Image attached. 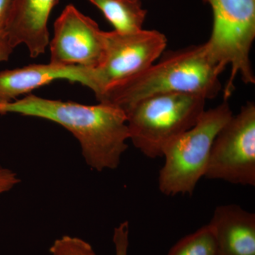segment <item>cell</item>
Returning <instances> with one entry per match:
<instances>
[{
	"instance_id": "4",
	"label": "cell",
	"mask_w": 255,
	"mask_h": 255,
	"mask_svg": "<svg viewBox=\"0 0 255 255\" xmlns=\"http://www.w3.org/2000/svg\"><path fill=\"white\" fill-rule=\"evenodd\" d=\"M228 101L204 111L187 132L166 149L163 167L159 171V189L166 196L191 194L206 168L215 137L232 117Z\"/></svg>"
},
{
	"instance_id": "15",
	"label": "cell",
	"mask_w": 255,
	"mask_h": 255,
	"mask_svg": "<svg viewBox=\"0 0 255 255\" xmlns=\"http://www.w3.org/2000/svg\"><path fill=\"white\" fill-rule=\"evenodd\" d=\"M50 255H97L86 241L65 236L54 241L49 249Z\"/></svg>"
},
{
	"instance_id": "16",
	"label": "cell",
	"mask_w": 255,
	"mask_h": 255,
	"mask_svg": "<svg viewBox=\"0 0 255 255\" xmlns=\"http://www.w3.org/2000/svg\"><path fill=\"white\" fill-rule=\"evenodd\" d=\"M113 242L116 255H128L129 245V223L128 221H124L114 228Z\"/></svg>"
},
{
	"instance_id": "17",
	"label": "cell",
	"mask_w": 255,
	"mask_h": 255,
	"mask_svg": "<svg viewBox=\"0 0 255 255\" xmlns=\"http://www.w3.org/2000/svg\"><path fill=\"white\" fill-rule=\"evenodd\" d=\"M19 182L16 172L0 164V194L11 190Z\"/></svg>"
},
{
	"instance_id": "8",
	"label": "cell",
	"mask_w": 255,
	"mask_h": 255,
	"mask_svg": "<svg viewBox=\"0 0 255 255\" xmlns=\"http://www.w3.org/2000/svg\"><path fill=\"white\" fill-rule=\"evenodd\" d=\"M105 33L95 20L74 5H67L55 21L54 34L49 42L50 63L97 68L105 54Z\"/></svg>"
},
{
	"instance_id": "3",
	"label": "cell",
	"mask_w": 255,
	"mask_h": 255,
	"mask_svg": "<svg viewBox=\"0 0 255 255\" xmlns=\"http://www.w3.org/2000/svg\"><path fill=\"white\" fill-rule=\"evenodd\" d=\"M206 99L182 93L151 96L126 112L129 140L149 158L163 157L168 146L196 125Z\"/></svg>"
},
{
	"instance_id": "12",
	"label": "cell",
	"mask_w": 255,
	"mask_h": 255,
	"mask_svg": "<svg viewBox=\"0 0 255 255\" xmlns=\"http://www.w3.org/2000/svg\"><path fill=\"white\" fill-rule=\"evenodd\" d=\"M121 33H135L143 29L147 10L140 0H88Z\"/></svg>"
},
{
	"instance_id": "7",
	"label": "cell",
	"mask_w": 255,
	"mask_h": 255,
	"mask_svg": "<svg viewBox=\"0 0 255 255\" xmlns=\"http://www.w3.org/2000/svg\"><path fill=\"white\" fill-rule=\"evenodd\" d=\"M206 178L255 186V105L249 102L215 137Z\"/></svg>"
},
{
	"instance_id": "1",
	"label": "cell",
	"mask_w": 255,
	"mask_h": 255,
	"mask_svg": "<svg viewBox=\"0 0 255 255\" xmlns=\"http://www.w3.org/2000/svg\"><path fill=\"white\" fill-rule=\"evenodd\" d=\"M17 114L58 124L76 137L89 167L98 172L119 167L129 140L127 115L118 107L85 105L28 95L0 104V114Z\"/></svg>"
},
{
	"instance_id": "13",
	"label": "cell",
	"mask_w": 255,
	"mask_h": 255,
	"mask_svg": "<svg viewBox=\"0 0 255 255\" xmlns=\"http://www.w3.org/2000/svg\"><path fill=\"white\" fill-rule=\"evenodd\" d=\"M167 255H218L214 230L209 223L177 242Z\"/></svg>"
},
{
	"instance_id": "2",
	"label": "cell",
	"mask_w": 255,
	"mask_h": 255,
	"mask_svg": "<svg viewBox=\"0 0 255 255\" xmlns=\"http://www.w3.org/2000/svg\"><path fill=\"white\" fill-rule=\"evenodd\" d=\"M223 70L211 58L206 43L194 45L164 53L157 63L96 98L100 103L118 107L125 113L140 101L160 94L214 99L221 90L219 77Z\"/></svg>"
},
{
	"instance_id": "14",
	"label": "cell",
	"mask_w": 255,
	"mask_h": 255,
	"mask_svg": "<svg viewBox=\"0 0 255 255\" xmlns=\"http://www.w3.org/2000/svg\"><path fill=\"white\" fill-rule=\"evenodd\" d=\"M15 0H0V63L9 60L14 48L9 36V27Z\"/></svg>"
},
{
	"instance_id": "6",
	"label": "cell",
	"mask_w": 255,
	"mask_h": 255,
	"mask_svg": "<svg viewBox=\"0 0 255 255\" xmlns=\"http://www.w3.org/2000/svg\"><path fill=\"white\" fill-rule=\"evenodd\" d=\"M103 59L90 69V90L98 97L107 89L148 68L163 53L167 39L155 30L130 33L105 31Z\"/></svg>"
},
{
	"instance_id": "5",
	"label": "cell",
	"mask_w": 255,
	"mask_h": 255,
	"mask_svg": "<svg viewBox=\"0 0 255 255\" xmlns=\"http://www.w3.org/2000/svg\"><path fill=\"white\" fill-rule=\"evenodd\" d=\"M213 11V28L206 45L210 55L223 69L231 65V76L223 90L228 101L240 76L255 84L250 53L255 38V0H206Z\"/></svg>"
},
{
	"instance_id": "10",
	"label": "cell",
	"mask_w": 255,
	"mask_h": 255,
	"mask_svg": "<svg viewBox=\"0 0 255 255\" xmlns=\"http://www.w3.org/2000/svg\"><path fill=\"white\" fill-rule=\"evenodd\" d=\"M60 0H15L9 27L11 46L23 44L30 57L38 58L49 46L48 23Z\"/></svg>"
},
{
	"instance_id": "9",
	"label": "cell",
	"mask_w": 255,
	"mask_h": 255,
	"mask_svg": "<svg viewBox=\"0 0 255 255\" xmlns=\"http://www.w3.org/2000/svg\"><path fill=\"white\" fill-rule=\"evenodd\" d=\"M90 69L48 64L27 66L0 72V104L9 103L55 80L79 82L90 87Z\"/></svg>"
},
{
	"instance_id": "11",
	"label": "cell",
	"mask_w": 255,
	"mask_h": 255,
	"mask_svg": "<svg viewBox=\"0 0 255 255\" xmlns=\"http://www.w3.org/2000/svg\"><path fill=\"white\" fill-rule=\"evenodd\" d=\"M218 255H255V214L236 204L218 206L209 223Z\"/></svg>"
}]
</instances>
